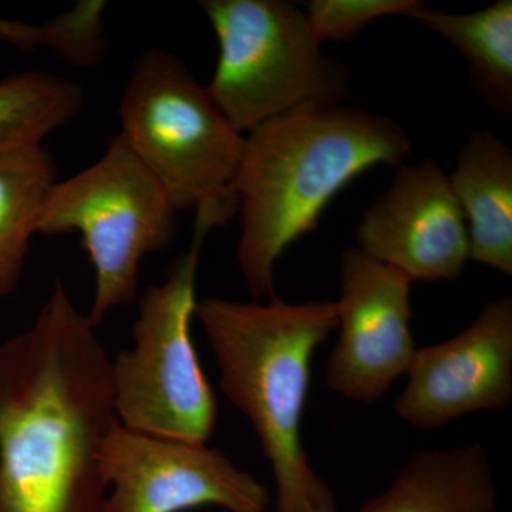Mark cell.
<instances>
[{"label": "cell", "mask_w": 512, "mask_h": 512, "mask_svg": "<svg viewBox=\"0 0 512 512\" xmlns=\"http://www.w3.org/2000/svg\"><path fill=\"white\" fill-rule=\"evenodd\" d=\"M410 151L402 124L342 104L292 111L245 134L235 181L237 259L252 299L276 296V264L315 231L339 191L376 165L399 167Z\"/></svg>", "instance_id": "7a4b0ae2"}, {"label": "cell", "mask_w": 512, "mask_h": 512, "mask_svg": "<svg viewBox=\"0 0 512 512\" xmlns=\"http://www.w3.org/2000/svg\"><path fill=\"white\" fill-rule=\"evenodd\" d=\"M175 214L163 185L117 134L96 163L52 185L36 231L82 237L94 269L86 315L97 328L111 311L136 301L141 261L173 244Z\"/></svg>", "instance_id": "52a82bcc"}, {"label": "cell", "mask_w": 512, "mask_h": 512, "mask_svg": "<svg viewBox=\"0 0 512 512\" xmlns=\"http://www.w3.org/2000/svg\"><path fill=\"white\" fill-rule=\"evenodd\" d=\"M225 397L251 423L274 473L276 512H339L309 463L302 423L316 350L338 328L333 301H198Z\"/></svg>", "instance_id": "3957f363"}, {"label": "cell", "mask_w": 512, "mask_h": 512, "mask_svg": "<svg viewBox=\"0 0 512 512\" xmlns=\"http://www.w3.org/2000/svg\"><path fill=\"white\" fill-rule=\"evenodd\" d=\"M497 500L487 448L474 441L414 451L392 484L357 512H495Z\"/></svg>", "instance_id": "7c38bea8"}, {"label": "cell", "mask_w": 512, "mask_h": 512, "mask_svg": "<svg viewBox=\"0 0 512 512\" xmlns=\"http://www.w3.org/2000/svg\"><path fill=\"white\" fill-rule=\"evenodd\" d=\"M0 42L23 52L49 49L63 60L72 52V23L62 13L40 25L0 18Z\"/></svg>", "instance_id": "ac0fdd59"}, {"label": "cell", "mask_w": 512, "mask_h": 512, "mask_svg": "<svg viewBox=\"0 0 512 512\" xmlns=\"http://www.w3.org/2000/svg\"><path fill=\"white\" fill-rule=\"evenodd\" d=\"M119 116L120 136L163 185L175 211L195 210L214 228L234 217L245 136L180 57L160 49L140 55Z\"/></svg>", "instance_id": "277c9868"}, {"label": "cell", "mask_w": 512, "mask_h": 512, "mask_svg": "<svg viewBox=\"0 0 512 512\" xmlns=\"http://www.w3.org/2000/svg\"><path fill=\"white\" fill-rule=\"evenodd\" d=\"M208 222L195 220L191 247L168 266L167 279L138 299L133 348L110 362L114 412L121 426L164 437L207 443L218 403L192 343L197 276Z\"/></svg>", "instance_id": "5b68a950"}, {"label": "cell", "mask_w": 512, "mask_h": 512, "mask_svg": "<svg viewBox=\"0 0 512 512\" xmlns=\"http://www.w3.org/2000/svg\"><path fill=\"white\" fill-rule=\"evenodd\" d=\"M218 42L207 89L239 133L306 109L339 106L350 72L322 52L305 12L285 0H204Z\"/></svg>", "instance_id": "8992f818"}, {"label": "cell", "mask_w": 512, "mask_h": 512, "mask_svg": "<svg viewBox=\"0 0 512 512\" xmlns=\"http://www.w3.org/2000/svg\"><path fill=\"white\" fill-rule=\"evenodd\" d=\"M82 84L55 73L22 72L0 82V151L42 146L80 113Z\"/></svg>", "instance_id": "2e32d148"}, {"label": "cell", "mask_w": 512, "mask_h": 512, "mask_svg": "<svg viewBox=\"0 0 512 512\" xmlns=\"http://www.w3.org/2000/svg\"><path fill=\"white\" fill-rule=\"evenodd\" d=\"M417 0H312L306 6V20L319 45L349 42L386 16H406Z\"/></svg>", "instance_id": "e0dca14e"}, {"label": "cell", "mask_w": 512, "mask_h": 512, "mask_svg": "<svg viewBox=\"0 0 512 512\" xmlns=\"http://www.w3.org/2000/svg\"><path fill=\"white\" fill-rule=\"evenodd\" d=\"M406 18L443 37L466 63L473 93L495 113L512 116V0L463 15L417 0Z\"/></svg>", "instance_id": "5bb4252c"}, {"label": "cell", "mask_w": 512, "mask_h": 512, "mask_svg": "<svg viewBox=\"0 0 512 512\" xmlns=\"http://www.w3.org/2000/svg\"><path fill=\"white\" fill-rule=\"evenodd\" d=\"M357 247L412 281H457L470 261L467 222L433 158L400 164L355 231Z\"/></svg>", "instance_id": "8fae6325"}, {"label": "cell", "mask_w": 512, "mask_h": 512, "mask_svg": "<svg viewBox=\"0 0 512 512\" xmlns=\"http://www.w3.org/2000/svg\"><path fill=\"white\" fill-rule=\"evenodd\" d=\"M57 181L43 146L0 151V299L15 292L47 192Z\"/></svg>", "instance_id": "9a60e30c"}, {"label": "cell", "mask_w": 512, "mask_h": 512, "mask_svg": "<svg viewBox=\"0 0 512 512\" xmlns=\"http://www.w3.org/2000/svg\"><path fill=\"white\" fill-rule=\"evenodd\" d=\"M339 276V335L326 384L352 402L375 403L407 375L419 349L410 328L413 281L359 248L343 252Z\"/></svg>", "instance_id": "9c48e42d"}, {"label": "cell", "mask_w": 512, "mask_h": 512, "mask_svg": "<svg viewBox=\"0 0 512 512\" xmlns=\"http://www.w3.org/2000/svg\"><path fill=\"white\" fill-rule=\"evenodd\" d=\"M107 485L106 512H184L218 507L266 512L264 483L207 443L164 439L111 427L100 451Z\"/></svg>", "instance_id": "ba28073f"}, {"label": "cell", "mask_w": 512, "mask_h": 512, "mask_svg": "<svg viewBox=\"0 0 512 512\" xmlns=\"http://www.w3.org/2000/svg\"><path fill=\"white\" fill-rule=\"evenodd\" d=\"M394 413L419 430L443 429L512 404V296L484 303L476 319L443 342L417 349Z\"/></svg>", "instance_id": "30bf717a"}, {"label": "cell", "mask_w": 512, "mask_h": 512, "mask_svg": "<svg viewBox=\"0 0 512 512\" xmlns=\"http://www.w3.org/2000/svg\"><path fill=\"white\" fill-rule=\"evenodd\" d=\"M467 222L470 259L512 276V151L490 130L470 133L448 175Z\"/></svg>", "instance_id": "4fadbf2b"}, {"label": "cell", "mask_w": 512, "mask_h": 512, "mask_svg": "<svg viewBox=\"0 0 512 512\" xmlns=\"http://www.w3.org/2000/svg\"><path fill=\"white\" fill-rule=\"evenodd\" d=\"M110 362L60 279L0 345V512H106L100 451L119 421Z\"/></svg>", "instance_id": "6da1fadb"}]
</instances>
